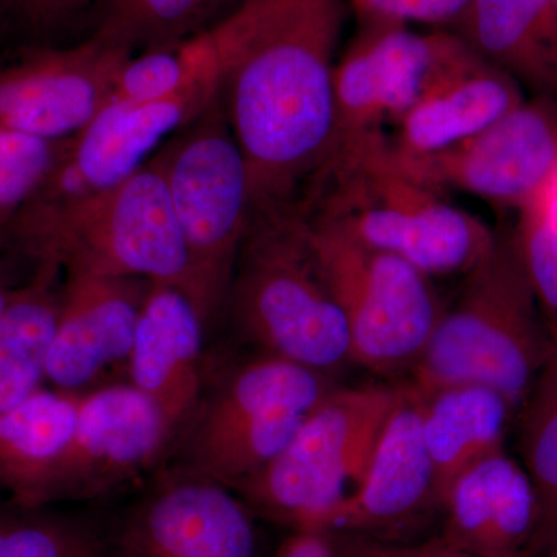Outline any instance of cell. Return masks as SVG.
Instances as JSON below:
<instances>
[{"label":"cell","mask_w":557,"mask_h":557,"mask_svg":"<svg viewBox=\"0 0 557 557\" xmlns=\"http://www.w3.org/2000/svg\"><path fill=\"white\" fill-rule=\"evenodd\" d=\"M64 274L46 381L51 387L76 394L102 370L129 358L149 282Z\"/></svg>","instance_id":"17"},{"label":"cell","mask_w":557,"mask_h":557,"mask_svg":"<svg viewBox=\"0 0 557 557\" xmlns=\"http://www.w3.org/2000/svg\"><path fill=\"white\" fill-rule=\"evenodd\" d=\"M218 0H102L95 36L134 53L171 46L189 33Z\"/></svg>","instance_id":"28"},{"label":"cell","mask_w":557,"mask_h":557,"mask_svg":"<svg viewBox=\"0 0 557 557\" xmlns=\"http://www.w3.org/2000/svg\"><path fill=\"white\" fill-rule=\"evenodd\" d=\"M61 143L0 129V247L11 223L49 175Z\"/></svg>","instance_id":"29"},{"label":"cell","mask_w":557,"mask_h":557,"mask_svg":"<svg viewBox=\"0 0 557 557\" xmlns=\"http://www.w3.org/2000/svg\"><path fill=\"white\" fill-rule=\"evenodd\" d=\"M157 153L189 262V299L201 321L226 309L251 219L244 153L234 138L222 91Z\"/></svg>","instance_id":"7"},{"label":"cell","mask_w":557,"mask_h":557,"mask_svg":"<svg viewBox=\"0 0 557 557\" xmlns=\"http://www.w3.org/2000/svg\"><path fill=\"white\" fill-rule=\"evenodd\" d=\"M171 438L160 410L132 384L81 395L75 428L47 474L38 507L104 496L148 469Z\"/></svg>","instance_id":"11"},{"label":"cell","mask_w":557,"mask_h":557,"mask_svg":"<svg viewBox=\"0 0 557 557\" xmlns=\"http://www.w3.org/2000/svg\"><path fill=\"white\" fill-rule=\"evenodd\" d=\"M523 209L520 258L537 298L557 314V219L539 199Z\"/></svg>","instance_id":"30"},{"label":"cell","mask_w":557,"mask_h":557,"mask_svg":"<svg viewBox=\"0 0 557 557\" xmlns=\"http://www.w3.org/2000/svg\"><path fill=\"white\" fill-rule=\"evenodd\" d=\"M534 199L541 200L542 203L547 207L548 211L557 219V172L555 177L549 180L548 185L545 186V188L541 190V194L534 197Z\"/></svg>","instance_id":"35"},{"label":"cell","mask_w":557,"mask_h":557,"mask_svg":"<svg viewBox=\"0 0 557 557\" xmlns=\"http://www.w3.org/2000/svg\"><path fill=\"white\" fill-rule=\"evenodd\" d=\"M553 557H557V556H553Z\"/></svg>","instance_id":"37"},{"label":"cell","mask_w":557,"mask_h":557,"mask_svg":"<svg viewBox=\"0 0 557 557\" xmlns=\"http://www.w3.org/2000/svg\"><path fill=\"white\" fill-rule=\"evenodd\" d=\"M300 203L311 218L431 278L467 276L497 240L482 219L410 175L384 132L333 150Z\"/></svg>","instance_id":"2"},{"label":"cell","mask_w":557,"mask_h":557,"mask_svg":"<svg viewBox=\"0 0 557 557\" xmlns=\"http://www.w3.org/2000/svg\"><path fill=\"white\" fill-rule=\"evenodd\" d=\"M84 2L86 0H9L10 5L35 27H50L64 21Z\"/></svg>","instance_id":"33"},{"label":"cell","mask_w":557,"mask_h":557,"mask_svg":"<svg viewBox=\"0 0 557 557\" xmlns=\"http://www.w3.org/2000/svg\"><path fill=\"white\" fill-rule=\"evenodd\" d=\"M336 386L288 359L263 354L245 362L200 399L188 423L185 474L233 490L271 463Z\"/></svg>","instance_id":"9"},{"label":"cell","mask_w":557,"mask_h":557,"mask_svg":"<svg viewBox=\"0 0 557 557\" xmlns=\"http://www.w3.org/2000/svg\"><path fill=\"white\" fill-rule=\"evenodd\" d=\"M62 270L36 263L14 287L0 319V413L16 408L46 381V364L61 304Z\"/></svg>","instance_id":"24"},{"label":"cell","mask_w":557,"mask_h":557,"mask_svg":"<svg viewBox=\"0 0 557 557\" xmlns=\"http://www.w3.org/2000/svg\"><path fill=\"white\" fill-rule=\"evenodd\" d=\"M306 218L319 269L346 318L351 362L376 375H412L445 310L432 278L307 212Z\"/></svg>","instance_id":"8"},{"label":"cell","mask_w":557,"mask_h":557,"mask_svg":"<svg viewBox=\"0 0 557 557\" xmlns=\"http://www.w3.org/2000/svg\"><path fill=\"white\" fill-rule=\"evenodd\" d=\"M556 7H557V0H556Z\"/></svg>","instance_id":"36"},{"label":"cell","mask_w":557,"mask_h":557,"mask_svg":"<svg viewBox=\"0 0 557 557\" xmlns=\"http://www.w3.org/2000/svg\"><path fill=\"white\" fill-rule=\"evenodd\" d=\"M274 557H335L329 533L293 531Z\"/></svg>","instance_id":"34"},{"label":"cell","mask_w":557,"mask_h":557,"mask_svg":"<svg viewBox=\"0 0 557 557\" xmlns=\"http://www.w3.org/2000/svg\"><path fill=\"white\" fill-rule=\"evenodd\" d=\"M81 395L40 387L0 413V491L22 507L38 508L40 490L67 445Z\"/></svg>","instance_id":"23"},{"label":"cell","mask_w":557,"mask_h":557,"mask_svg":"<svg viewBox=\"0 0 557 557\" xmlns=\"http://www.w3.org/2000/svg\"><path fill=\"white\" fill-rule=\"evenodd\" d=\"M203 329L185 292L149 282L127 362L132 386L157 406L172 435L189 423L201 399Z\"/></svg>","instance_id":"19"},{"label":"cell","mask_w":557,"mask_h":557,"mask_svg":"<svg viewBox=\"0 0 557 557\" xmlns=\"http://www.w3.org/2000/svg\"><path fill=\"white\" fill-rule=\"evenodd\" d=\"M255 519L231 487L180 474L132 507L109 536V555L258 557Z\"/></svg>","instance_id":"16"},{"label":"cell","mask_w":557,"mask_h":557,"mask_svg":"<svg viewBox=\"0 0 557 557\" xmlns=\"http://www.w3.org/2000/svg\"><path fill=\"white\" fill-rule=\"evenodd\" d=\"M220 95V73L168 100H109L78 132L62 139L53 168L30 201H62L110 188L146 163L168 135L199 119Z\"/></svg>","instance_id":"12"},{"label":"cell","mask_w":557,"mask_h":557,"mask_svg":"<svg viewBox=\"0 0 557 557\" xmlns=\"http://www.w3.org/2000/svg\"><path fill=\"white\" fill-rule=\"evenodd\" d=\"M536 298L518 240L497 236L490 255L465 276L454 306L443 310L410 381L423 392L482 384L518 408L553 350L539 324Z\"/></svg>","instance_id":"5"},{"label":"cell","mask_w":557,"mask_h":557,"mask_svg":"<svg viewBox=\"0 0 557 557\" xmlns=\"http://www.w3.org/2000/svg\"><path fill=\"white\" fill-rule=\"evenodd\" d=\"M347 10L348 0H245L208 30L252 211L296 203L327 163Z\"/></svg>","instance_id":"1"},{"label":"cell","mask_w":557,"mask_h":557,"mask_svg":"<svg viewBox=\"0 0 557 557\" xmlns=\"http://www.w3.org/2000/svg\"><path fill=\"white\" fill-rule=\"evenodd\" d=\"M226 309L265 355L333 379L351 364L346 318L319 269L299 201L251 212Z\"/></svg>","instance_id":"4"},{"label":"cell","mask_w":557,"mask_h":557,"mask_svg":"<svg viewBox=\"0 0 557 557\" xmlns=\"http://www.w3.org/2000/svg\"><path fill=\"white\" fill-rule=\"evenodd\" d=\"M537 520L536 490L527 469L500 449L450 483L437 536L479 557H531Z\"/></svg>","instance_id":"18"},{"label":"cell","mask_w":557,"mask_h":557,"mask_svg":"<svg viewBox=\"0 0 557 557\" xmlns=\"http://www.w3.org/2000/svg\"><path fill=\"white\" fill-rule=\"evenodd\" d=\"M335 557H479L435 534L426 541H388L359 534L329 533Z\"/></svg>","instance_id":"32"},{"label":"cell","mask_w":557,"mask_h":557,"mask_svg":"<svg viewBox=\"0 0 557 557\" xmlns=\"http://www.w3.org/2000/svg\"><path fill=\"white\" fill-rule=\"evenodd\" d=\"M132 51L91 36L65 49H39L0 67V129L62 141L109 101Z\"/></svg>","instance_id":"14"},{"label":"cell","mask_w":557,"mask_h":557,"mask_svg":"<svg viewBox=\"0 0 557 557\" xmlns=\"http://www.w3.org/2000/svg\"><path fill=\"white\" fill-rule=\"evenodd\" d=\"M440 519V494L423 435V394L408 381L388 416L364 474L322 523V533L416 541Z\"/></svg>","instance_id":"13"},{"label":"cell","mask_w":557,"mask_h":557,"mask_svg":"<svg viewBox=\"0 0 557 557\" xmlns=\"http://www.w3.org/2000/svg\"><path fill=\"white\" fill-rule=\"evenodd\" d=\"M523 456L539 502L531 557L557 556V336L528 410Z\"/></svg>","instance_id":"25"},{"label":"cell","mask_w":557,"mask_h":557,"mask_svg":"<svg viewBox=\"0 0 557 557\" xmlns=\"http://www.w3.org/2000/svg\"><path fill=\"white\" fill-rule=\"evenodd\" d=\"M0 557H110L109 536L83 516L9 500L0 504Z\"/></svg>","instance_id":"26"},{"label":"cell","mask_w":557,"mask_h":557,"mask_svg":"<svg viewBox=\"0 0 557 557\" xmlns=\"http://www.w3.org/2000/svg\"><path fill=\"white\" fill-rule=\"evenodd\" d=\"M456 33H418L408 25L359 24L336 61L333 148L384 132L429 91L474 60Z\"/></svg>","instance_id":"10"},{"label":"cell","mask_w":557,"mask_h":557,"mask_svg":"<svg viewBox=\"0 0 557 557\" xmlns=\"http://www.w3.org/2000/svg\"><path fill=\"white\" fill-rule=\"evenodd\" d=\"M472 0H348L358 24H423L456 30Z\"/></svg>","instance_id":"31"},{"label":"cell","mask_w":557,"mask_h":557,"mask_svg":"<svg viewBox=\"0 0 557 557\" xmlns=\"http://www.w3.org/2000/svg\"><path fill=\"white\" fill-rule=\"evenodd\" d=\"M220 73L218 51L208 30L143 50L124 62L109 100L149 102L168 100L209 75Z\"/></svg>","instance_id":"27"},{"label":"cell","mask_w":557,"mask_h":557,"mask_svg":"<svg viewBox=\"0 0 557 557\" xmlns=\"http://www.w3.org/2000/svg\"><path fill=\"white\" fill-rule=\"evenodd\" d=\"M406 383L336 386L258 474L233 487L256 516L293 531H321L358 485Z\"/></svg>","instance_id":"6"},{"label":"cell","mask_w":557,"mask_h":557,"mask_svg":"<svg viewBox=\"0 0 557 557\" xmlns=\"http://www.w3.org/2000/svg\"><path fill=\"white\" fill-rule=\"evenodd\" d=\"M454 33L518 83L557 91L556 0H472Z\"/></svg>","instance_id":"21"},{"label":"cell","mask_w":557,"mask_h":557,"mask_svg":"<svg viewBox=\"0 0 557 557\" xmlns=\"http://www.w3.org/2000/svg\"><path fill=\"white\" fill-rule=\"evenodd\" d=\"M398 159L410 175L442 193L457 189L493 203L527 207L557 172V106L522 102L456 148Z\"/></svg>","instance_id":"15"},{"label":"cell","mask_w":557,"mask_h":557,"mask_svg":"<svg viewBox=\"0 0 557 557\" xmlns=\"http://www.w3.org/2000/svg\"><path fill=\"white\" fill-rule=\"evenodd\" d=\"M423 435L440 508L450 483L478 461L504 449L512 408L504 395L482 384H449L423 392Z\"/></svg>","instance_id":"22"},{"label":"cell","mask_w":557,"mask_h":557,"mask_svg":"<svg viewBox=\"0 0 557 557\" xmlns=\"http://www.w3.org/2000/svg\"><path fill=\"white\" fill-rule=\"evenodd\" d=\"M5 242L62 273L174 285L189 298V262L159 161L110 188L62 201H30Z\"/></svg>","instance_id":"3"},{"label":"cell","mask_w":557,"mask_h":557,"mask_svg":"<svg viewBox=\"0 0 557 557\" xmlns=\"http://www.w3.org/2000/svg\"><path fill=\"white\" fill-rule=\"evenodd\" d=\"M522 102L518 81L478 54L399 120L392 145L405 160L435 156L482 134Z\"/></svg>","instance_id":"20"}]
</instances>
